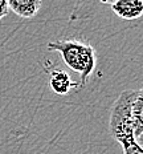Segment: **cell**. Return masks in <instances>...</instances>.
I'll list each match as a JSON object with an SVG mask.
<instances>
[{
    "mask_svg": "<svg viewBox=\"0 0 143 154\" xmlns=\"http://www.w3.org/2000/svg\"><path fill=\"white\" fill-rule=\"evenodd\" d=\"M46 47L49 51L60 52L64 63L79 75L81 79L79 86L84 88L88 84L89 77L94 72L97 64V53L94 48L89 43L76 40V38L52 41Z\"/></svg>",
    "mask_w": 143,
    "mask_h": 154,
    "instance_id": "obj_1",
    "label": "cell"
},
{
    "mask_svg": "<svg viewBox=\"0 0 143 154\" xmlns=\"http://www.w3.org/2000/svg\"><path fill=\"white\" fill-rule=\"evenodd\" d=\"M135 89H126L119 94L111 108L110 120H109V130L110 134L117 142L123 143L127 141L135 140L134 128H133V102L136 96Z\"/></svg>",
    "mask_w": 143,
    "mask_h": 154,
    "instance_id": "obj_2",
    "label": "cell"
},
{
    "mask_svg": "<svg viewBox=\"0 0 143 154\" xmlns=\"http://www.w3.org/2000/svg\"><path fill=\"white\" fill-rule=\"evenodd\" d=\"M111 9L123 20H136L143 16V3L141 0H117Z\"/></svg>",
    "mask_w": 143,
    "mask_h": 154,
    "instance_id": "obj_3",
    "label": "cell"
},
{
    "mask_svg": "<svg viewBox=\"0 0 143 154\" xmlns=\"http://www.w3.org/2000/svg\"><path fill=\"white\" fill-rule=\"evenodd\" d=\"M9 11L21 19H32L39 14L43 0H7Z\"/></svg>",
    "mask_w": 143,
    "mask_h": 154,
    "instance_id": "obj_4",
    "label": "cell"
},
{
    "mask_svg": "<svg viewBox=\"0 0 143 154\" xmlns=\"http://www.w3.org/2000/svg\"><path fill=\"white\" fill-rule=\"evenodd\" d=\"M49 85L50 89L60 96H65L68 94L72 89H74L77 84L72 81L70 76L66 72L60 69H56L50 73V80H49Z\"/></svg>",
    "mask_w": 143,
    "mask_h": 154,
    "instance_id": "obj_5",
    "label": "cell"
},
{
    "mask_svg": "<svg viewBox=\"0 0 143 154\" xmlns=\"http://www.w3.org/2000/svg\"><path fill=\"white\" fill-rule=\"evenodd\" d=\"M131 116H133L134 136L136 138L139 134L143 133V88L138 89V92H136L135 100L133 102Z\"/></svg>",
    "mask_w": 143,
    "mask_h": 154,
    "instance_id": "obj_6",
    "label": "cell"
},
{
    "mask_svg": "<svg viewBox=\"0 0 143 154\" xmlns=\"http://www.w3.org/2000/svg\"><path fill=\"white\" fill-rule=\"evenodd\" d=\"M121 146L123 149V154H143V147L139 146L135 140L121 143Z\"/></svg>",
    "mask_w": 143,
    "mask_h": 154,
    "instance_id": "obj_7",
    "label": "cell"
},
{
    "mask_svg": "<svg viewBox=\"0 0 143 154\" xmlns=\"http://www.w3.org/2000/svg\"><path fill=\"white\" fill-rule=\"evenodd\" d=\"M9 12V8H8V3L7 0H0V20L5 17Z\"/></svg>",
    "mask_w": 143,
    "mask_h": 154,
    "instance_id": "obj_8",
    "label": "cell"
},
{
    "mask_svg": "<svg viewBox=\"0 0 143 154\" xmlns=\"http://www.w3.org/2000/svg\"><path fill=\"white\" fill-rule=\"evenodd\" d=\"M135 141L138 142V145H139V146H142V147H143V133H142V134H139V136L135 138Z\"/></svg>",
    "mask_w": 143,
    "mask_h": 154,
    "instance_id": "obj_9",
    "label": "cell"
},
{
    "mask_svg": "<svg viewBox=\"0 0 143 154\" xmlns=\"http://www.w3.org/2000/svg\"><path fill=\"white\" fill-rule=\"evenodd\" d=\"M100 2L101 3H102V4H113V3H115L117 2V0H100Z\"/></svg>",
    "mask_w": 143,
    "mask_h": 154,
    "instance_id": "obj_10",
    "label": "cell"
},
{
    "mask_svg": "<svg viewBox=\"0 0 143 154\" xmlns=\"http://www.w3.org/2000/svg\"><path fill=\"white\" fill-rule=\"evenodd\" d=\"M141 2H142V3H143V0H141Z\"/></svg>",
    "mask_w": 143,
    "mask_h": 154,
    "instance_id": "obj_11",
    "label": "cell"
}]
</instances>
